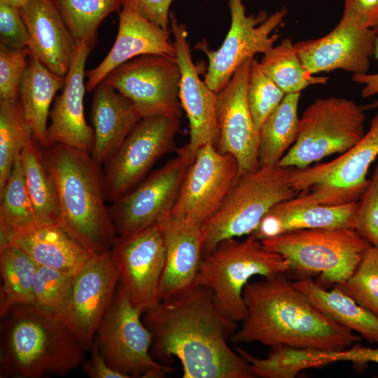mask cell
Segmentation results:
<instances>
[{"instance_id": "f6af8a7d", "label": "cell", "mask_w": 378, "mask_h": 378, "mask_svg": "<svg viewBox=\"0 0 378 378\" xmlns=\"http://www.w3.org/2000/svg\"><path fill=\"white\" fill-rule=\"evenodd\" d=\"M154 24L168 30L169 8L174 0H123Z\"/></svg>"}, {"instance_id": "8992f818", "label": "cell", "mask_w": 378, "mask_h": 378, "mask_svg": "<svg viewBox=\"0 0 378 378\" xmlns=\"http://www.w3.org/2000/svg\"><path fill=\"white\" fill-rule=\"evenodd\" d=\"M261 241L288 260L289 272L302 278L318 274L323 288L349 279L372 246L353 227L298 230Z\"/></svg>"}, {"instance_id": "f35d334b", "label": "cell", "mask_w": 378, "mask_h": 378, "mask_svg": "<svg viewBox=\"0 0 378 378\" xmlns=\"http://www.w3.org/2000/svg\"><path fill=\"white\" fill-rule=\"evenodd\" d=\"M285 95L286 93L263 71L260 62L252 58L247 85V100L258 130Z\"/></svg>"}, {"instance_id": "e0dca14e", "label": "cell", "mask_w": 378, "mask_h": 378, "mask_svg": "<svg viewBox=\"0 0 378 378\" xmlns=\"http://www.w3.org/2000/svg\"><path fill=\"white\" fill-rule=\"evenodd\" d=\"M118 284L110 251L92 255L74 275L62 316L85 351L94 342Z\"/></svg>"}, {"instance_id": "ffe728a7", "label": "cell", "mask_w": 378, "mask_h": 378, "mask_svg": "<svg viewBox=\"0 0 378 378\" xmlns=\"http://www.w3.org/2000/svg\"><path fill=\"white\" fill-rule=\"evenodd\" d=\"M92 48L86 42H77L63 90L50 111L45 147L60 144L89 153L92 150L94 130L86 122L83 108L85 66Z\"/></svg>"}, {"instance_id": "5b68a950", "label": "cell", "mask_w": 378, "mask_h": 378, "mask_svg": "<svg viewBox=\"0 0 378 378\" xmlns=\"http://www.w3.org/2000/svg\"><path fill=\"white\" fill-rule=\"evenodd\" d=\"M289 270L285 257L268 250L261 240L249 234L244 240L224 239L204 255L194 284L208 288L219 310L238 323L247 316L243 291L251 278L269 277Z\"/></svg>"}, {"instance_id": "ba28073f", "label": "cell", "mask_w": 378, "mask_h": 378, "mask_svg": "<svg viewBox=\"0 0 378 378\" xmlns=\"http://www.w3.org/2000/svg\"><path fill=\"white\" fill-rule=\"evenodd\" d=\"M364 112L344 97L316 99L304 111L297 139L277 165L303 169L348 150L365 134Z\"/></svg>"}, {"instance_id": "484cf974", "label": "cell", "mask_w": 378, "mask_h": 378, "mask_svg": "<svg viewBox=\"0 0 378 378\" xmlns=\"http://www.w3.org/2000/svg\"><path fill=\"white\" fill-rule=\"evenodd\" d=\"M358 202L328 206L302 203L295 197L273 206L251 234L262 240L284 232L312 228H354Z\"/></svg>"}, {"instance_id": "2e32d148", "label": "cell", "mask_w": 378, "mask_h": 378, "mask_svg": "<svg viewBox=\"0 0 378 378\" xmlns=\"http://www.w3.org/2000/svg\"><path fill=\"white\" fill-rule=\"evenodd\" d=\"M133 189L111 202V218L118 236L145 229L169 214L192 163L182 148Z\"/></svg>"}, {"instance_id": "1f68e13d", "label": "cell", "mask_w": 378, "mask_h": 378, "mask_svg": "<svg viewBox=\"0 0 378 378\" xmlns=\"http://www.w3.org/2000/svg\"><path fill=\"white\" fill-rule=\"evenodd\" d=\"M234 349L248 363L255 377L293 378L304 370L334 363L330 356L332 351L312 348L277 345L271 347L263 358L255 357L239 346Z\"/></svg>"}, {"instance_id": "6da1fadb", "label": "cell", "mask_w": 378, "mask_h": 378, "mask_svg": "<svg viewBox=\"0 0 378 378\" xmlns=\"http://www.w3.org/2000/svg\"><path fill=\"white\" fill-rule=\"evenodd\" d=\"M144 314L152 356L163 364L177 358L183 378L255 377L228 344L237 323L219 310L208 288L194 284Z\"/></svg>"}, {"instance_id": "7a4b0ae2", "label": "cell", "mask_w": 378, "mask_h": 378, "mask_svg": "<svg viewBox=\"0 0 378 378\" xmlns=\"http://www.w3.org/2000/svg\"><path fill=\"white\" fill-rule=\"evenodd\" d=\"M243 299L247 316L231 339L234 343L257 342L270 347L284 344L336 351L361 340L317 309L286 273L248 282Z\"/></svg>"}, {"instance_id": "3957f363", "label": "cell", "mask_w": 378, "mask_h": 378, "mask_svg": "<svg viewBox=\"0 0 378 378\" xmlns=\"http://www.w3.org/2000/svg\"><path fill=\"white\" fill-rule=\"evenodd\" d=\"M1 318V378L64 376L83 364L86 351L62 315L25 304Z\"/></svg>"}, {"instance_id": "f1b7e54d", "label": "cell", "mask_w": 378, "mask_h": 378, "mask_svg": "<svg viewBox=\"0 0 378 378\" xmlns=\"http://www.w3.org/2000/svg\"><path fill=\"white\" fill-rule=\"evenodd\" d=\"M65 79L29 55L20 80L19 98L24 116L33 139L41 147L46 146L50 107L56 92L63 88Z\"/></svg>"}, {"instance_id": "44dd1931", "label": "cell", "mask_w": 378, "mask_h": 378, "mask_svg": "<svg viewBox=\"0 0 378 378\" xmlns=\"http://www.w3.org/2000/svg\"><path fill=\"white\" fill-rule=\"evenodd\" d=\"M377 36L372 29L338 24L327 35L295 44L298 55L311 74L337 69L353 74H367Z\"/></svg>"}, {"instance_id": "7bdbcfd3", "label": "cell", "mask_w": 378, "mask_h": 378, "mask_svg": "<svg viewBox=\"0 0 378 378\" xmlns=\"http://www.w3.org/2000/svg\"><path fill=\"white\" fill-rule=\"evenodd\" d=\"M1 44L12 48H28L29 37L19 8L6 0H0Z\"/></svg>"}, {"instance_id": "cb8c5ba5", "label": "cell", "mask_w": 378, "mask_h": 378, "mask_svg": "<svg viewBox=\"0 0 378 378\" xmlns=\"http://www.w3.org/2000/svg\"><path fill=\"white\" fill-rule=\"evenodd\" d=\"M166 244L160 287V300L169 299L194 285L202 259V227L164 216L158 222Z\"/></svg>"}, {"instance_id": "83f0119b", "label": "cell", "mask_w": 378, "mask_h": 378, "mask_svg": "<svg viewBox=\"0 0 378 378\" xmlns=\"http://www.w3.org/2000/svg\"><path fill=\"white\" fill-rule=\"evenodd\" d=\"M309 302L329 318L358 332L370 343L378 344V316L360 305L336 286L330 290L310 276L292 282Z\"/></svg>"}, {"instance_id": "d590c367", "label": "cell", "mask_w": 378, "mask_h": 378, "mask_svg": "<svg viewBox=\"0 0 378 378\" xmlns=\"http://www.w3.org/2000/svg\"><path fill=\"white\" fill-rule=\"evenodd\" d=\"M55 1L76 42H86L93 46L100 23L108 14L120 9L123 0Z\"/></svg>"}, {"instance_id": "836d02e7", "label": "cell", "mask_w": 378, "mask_h": 378, "mask_svg": "<svg viewBox=\"0 0 378 378\" xmlns=\"http://www.w3.org/2000/svg\"><path fill=\"white\" fill-rule=\"evenodd\" d=\"M36 223L20 154L0 189V246L6 244L13 234Z\"/></svg>"}, {"instance_id": "e575fe53", "label": "cell", "mask_w": 378, "mask_h": 378, "mask_svg": "<svg viewBox=\"0 0 378 378\" xmlns=\"http://www.w3.org/2000/svg\"><path fill=\"white\" fill-rule=\"evenodd\" d=\"M260 64L286 94L300 92L310 85L326 83L328 79L312 76L306 70L290 38L264 53Z\"/></svg>"}, {"instance_id": "60d3db41", "label": "cell", "mask_w": 378, "mask_h": 378, "mask_svg": "<svg viewBox=\"0 0 378 378\" xmlns=\"http://www.w3.org/2000/svg\"><path fill=\"white\" fill-rule=\"evenodd\" d=\"M29 55V48L12 49L0 43V101L19 99L20 83Z\"/></svg>"}, {"instance_id": "5bb4252c", "label": "cell", "mask_w": 378, "mask_h": 378, "mask_svg": "<svg viewBox=\"0 0 378 378\" xmlns=\"http://www.w3.org/2000/svg\"><path fill=\"white\" fill-rule=\"evenodd\" d=\"M231 15L230 29L222 45L216 50H210L205 42L197 48L208 58L204 82L218 93L230 81L237 69L257 53H265L274 46L279 34L272 31L286 15L285 8L270 16L261 13L257 16L246 15L241 0H228Z\"/></svg>"}, {"instance_id": "d4e9b609", "label": "cell", "mask_w": 378, "mask_h": 378, "mask_svg": "<svg viewBox=\"0 0 378 378\" xmlns=\"http://www.w3.org/2000/svg\"><path fill=\"white\" fill-rule=\"evenodd\" d=\"M90 119L94 142L91 155L104 164L142 118L134 104L104 82L93 90Z\"/></svg>"}, {"instance_id": "bcb514c9", "label": "cell", "mask_w": 378, "mask_h": 378, "mask_svg": "<svg viewBox=\"0 0 378 378\" xmlns=\"http://www.w3.org/2000/svg\"><path fill=\"white\" fill-rule=\"evenodd\" d=\"M90 359L83 363L82 370L90 378H129L111 367L99 352L95 342L89 350Z\"/></svg>"}, {"instance_id": "ee69618b", "label": "cell", "mask_w": 378, "mask_h": 378, "mask_svg": "<svg viewBox=\"0 0 378 378\" xmlns=\"http://www.w3.org/2000/svg\"><path fill=\"white\" fill-rule=\"evenodd\" d=\"M378 20V0H345L339 23L360 29H372Z\"/></svg>"}, {"instance_id": "f907efd6", "label": "cell", "mask_w": 378, "mask_h": 378, "mask_svg": "<svg viewBox=\"0 0 378 378\" xmlns=\"http://www.w3.org/2000/svg\"><path fill=\"white\" fill-rule=\"evenodd\" d=\"M6 1H8L10 4H11L12 5H13L14 6L20 8L27 2V0H6Z\"/></svg>"}, {"instance_id": "9c48e42d", "label": "cell", "mask_w": 378, "mask_h": 378, "mask_svg": "<svg viewBox=\"0 0 378 378\" xmlns=\"http://www.w3.org/2000/svg\"><path fill=\"white\" fill-rule=\"evenodd\" d=\"M378 155V111L362 139L328 162L293 167L291 183L302 203L337 206L356 202L366 188L368 169Z\"/></svg>"}, {"instance_id": "8d00e7d4", "label": "cell", "mask_w": 378, "mask_h": 378, "mask_svg": "<svg viewBox=\"0 0 378 378\" xmlns=\"http://www.w3.org/2000/svg\"><path fill=\"white\" fill-rule=\"evenodd\" d=\"M33 139L20 98L0 101V189L6 182L15 158Z\"/></svg>"}, {"instance_id": "9a60e30c", "label": "cell", "mask_w": 378, "mask_h": 378, "mask_svg": "<svg viewBox=\"0 0 378 378\" xmlns=\"http://www.w3.org/2000/svg\"><path fill=\"white\" fill-rule=\"evenodd\" d=\"M119 283L142 314L160 302V287L166 258L163 231L158 223L117 236L110 249Z\"/></svg>"}, {"instance_id": "ac0fdd59", "label": "cell", "mask_w": 378, "mask_h": 378, "mask_svg": "<svg viewBox=\"0 0 378 378\" xmlns=\"http://www.w3.org/2000/svg\"><path fill=\"white\" fill-rule=\"evenodd\" d=\"M251 59L237 69L227 85L217 93L216 119L218 139L216 148L234 155L240 175L259 168V130L247 100V85Z\"/></svg>"}, {"instance_id": "d6986e66", "label": "cell", "mask_w": 378, "mask_h": 378, "mask_svg": "<svg viewBox=\"0 0 378 378\" xmlns=\"http://www.w3.org/2000/svg\"><path fill=\"white\" fill-rule=\"evenodd\" d=\"M169 25L176 48V59L181 71L179 99L190 127L189 141L181 148L194 161L202 146L206 144L216 146L218 139L217 93L201 80L199 69L192 59L187 28L178 22L173 13L169 15Z\"/></svg>"}, {"instance_id": "277c9868", "label": "cell", "mask_w": 378, "mask_h": 378, "mask_svg": "<svg viewBox=\"0 0 378 378\" xmlns=\"http://www.w3.org/2000/svg\"><path fill=\"white\" fill-rule=\"evenodd\" d=\"M41 148L57 188L59 225L91 255L110 251L118 234L105 204L101 165L90 153L63 144Z\"/></svg>"}, {"instance_id": "7c38bea8", "label": "cell", "mask_w": 378, "mask_h": 378, "mask_svg": "<svg viewBox=\"0 0 378 378\" xmlns=\"http://www.w3.org/2000/svg\"><path fill=\"white\" fill-rule=\"evenodd\" d=\"M240 170L236 158L211 144L202 146L190 165L167 217L202 227L219 210L234 187Z\"/></svg>"}, {"instance_id": "681fc988", "label": "cell", "mask_w": 378, "mask_h": 378, "mask_svg": "<svg viewBox=\"0 0 378 378\" xmlns=\"http://www.w3.org/2000/svg\"><path fill=\"white\" fill-rule=\"evenodd\" d=\"M360 106L363 111L378 108V99L365 105H360Z\"/></svg>"}, {"instance_id": "c3c4849f", "label": "cell", "mask_w": 378, "mask_h": 378, "mask_svg": "<svg viewBox=\"0 0 378 378\" xmlns=\"http://www.w3.org/2000/svg\"><path fill=\"white\" fill-rule=\"evenodd\" d=\"M374 57L378 59V38L376 41V48ZM352 79L354 82L363 85L361 90V96L368 98L378 94V73L353 74Z\"/></svg>"}, {"instance_id": "7dc6e473", "label": "cell", "mask_w": 378, "mask_h": 378, "mask_svg": "<svg viewBox=\"0 0 378 378\" xmlns=\"http://www.w3.org/2000/svg\"><path fill=\"white\" fill-rule=\"evenodd\" d=\"M330 356L334 363L351 361L357 364L371 362L378 364V348L356 345L344 350L330 351Z\"/></svg>"}, {"instance_id": "d6a6232c", "label": "cell", "mask_w": 378, "mask_h": 378, "mask_svg": "<svg viewBox=\"0 0 378 378\" xmlns=\"http://www.w3.org/2000/svg\"><path fill=\"white\" fill-rule=\"evenodd\" d=\"M37 265L13 245L0 247V317L18 305L34 304V279Z\"/></svg>"}, {"instance_id": "30bf717a", "label": "cell", "mask_w": 378, "mask_h": 378, "mask_svg": "<svg viewBox=\"0 0 378 378\" xmlns=\"http://www.w3.org/2000/svg\"><path fill=\"white\" fill-rule=\"evenodd\" d=\"M141 314L119 283L94 342L107 363L129 378L164 377L174 369L152 356L153 336L141 321Z\"/></svg>"}, {"instance_id": "4316f807", "label": "cell", "mask_w": 378, "mask_h": 378, "mask_svg": "<svg viewBox=\"0 0 378 378\" xmlns=\"http://www.w3.org/2000/svg\"><path fill=\"white\" fill-rule=\"evenodd\" d=\"M38 266L76 273L92 255L58 223H36L8 239Z\"/></svg>"}, {"instance_id": "8fae6325", "label": "cell", "mask_w": 378, "mask_h": 378, "mask_svg": "<svg viewBox=\"0 0 378 378\" xmlns=\"http://www.w3.org/2000/svg\"><path fill=\"white\" fill-rule=\"evenodd\" d=\"M180 118H142L117 151L104 164L106 201L113 202L139 184L154 164L174 149Z\"/></svg>"}, {"instance_id": "4dcf8cb0", "label": "cell", "mask_w": 378, "mask_h": 378, "mask_svg": "<svg viewBox=\"0 0 378 378\" xmlns=\"http://www.w3.org/2000/svg\"><path fill=\"white\" fill-rule=\"evenodd\" d=\"M20 159L37 223L59 224L57 188L44 162L41 146L32 139L22 148Z\"/></svg>"}, {"instance_id": "603a6c76", "label": "cell", "mask_w": 378, "mask_h": 378, "mask_svg": "<svg viewBox=\"0 0 378 378\" xmlns=\"http://www.w3.org/2000/svg\"><path fill=\"white\" fill-rule=\"evenodd\" d=\"M19 9L29 34L30 55L65 78L77 42L55 0H27Z\"/></svg>"}, {"instance_id": "b9f144b4", "label": "cell", "mask_w": 378, "mask_h": 378, "mask_svg": "<svg viewBox=\"0 0 378 378\" xmlns=\"http://www.w3.org/2000/svg\"><path fill=\"white\" fill-rule=\"evenodd\" d=\"M354 229L378 248V164L358 201Z\"/></svg>"}, {"instance_id": "74e56055", "label": "cell", "mask_w": 378, "mask_h": 378, "mask_svg": "<svg viewBox=\"0 0 378 378\" xmlns=\"http://www.w3.org/2000/svg\"><path fill=\"white\" fill-rule=\"evenodd\" d=\"M334 286L378 316V248L371 246L350 277Z\"/></svg>"}, {"instance_id": "7402d4cb", "label": "cell", "mask_w": 378, "mask_h": 378, "mask_svg": "<svg viewBox=\"0 0 378 378\" xmlns=\"http://www.w3.org/2000/svg\"><path fill=\"white\" fill-rule=\"evenodd\" d=\"M120 9L118 30L113 46L102 62L85 74L88 92L93 91L115 68L134 57L161 55L176 58L169 29L154 24L125 1Z\"/></svg>"}, {"instance_id": "ab89813d", "label": "cell", "mask_w": 378, "mask_h": 378, "mask_svg": "<svg viewBox=\"0 0 378 378\" xmlns=\"http://www.w3.org/2000/svg\"><path fill=\"white\" fill-rule=\"evenodd\" d=\"M76 273L37 265L34 304L62 316Z\"/></svg>"}, {"instance_id": "52a82bcc", "label": "cell", "mask_w": 378, "mask_h": 378, "mask_svg": "<svg viewBox=\"0 0 378 378\" xmlns=\"http://www.w3.org/2000/svg\"><path fill=\"white\" fill-rule=\"evenodd\" d=\"M292 169L260 167L241 174L219 210L202 227L203 256L224 239L252 234L273 206L297 196Z\"/></svg>"}, {"instance_id": "4fadbf2b", "label": "cell", "mask_w": 378, "mask_h": 378, "mask_svg": "<svg viewBox=\"0 0 378 378\" xmlns=\"http://www.w3.org/2000/svg\"><path fill=\"white\" fill-rule=\"evenodd\" d=\"M180 78L176 58L145 55L120 64L102 81L129 99L142 118L164 115L180 118Z\"/></svg>"}, {"instance_id": "f546056e", "label": "cell", "mask_w": 378, "mask_h": 378, "mask_svg": "<svg viewBox=\"0 0 378 378\" xmlns=\"http://www.w3.org/2000/svg\"><path fill=\"white\" fill-rule=\"evenodd\" d=\"M300 94H286L260 128L259 167L277 165L296 141L300 128L298 108Z\"/></svg>"}, {"instance_id": "816d5d0a", "label": "cell", "mask_w": 378, "mask_h": 378, "mask_svg": "<svg viewBox=\"0 0 378 378\" xmlns=\"http://www.w3.org/2000/svg\"><path fill=\"white\" fill-rule=\"evenodd\" d=\"M372 29L374 31V32L375 33V34L377 35V36L378 38V20H377L376 24L372 28Z\"/></svg>"}]
</instances>
